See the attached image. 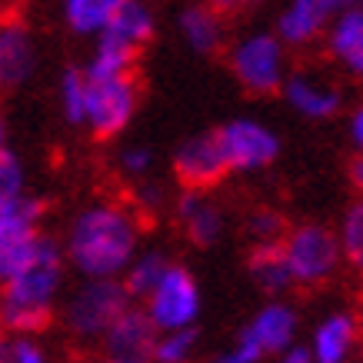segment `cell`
Returning a JSON list of instances; mask_svg holds the SVG:
<instances>
[{"label":"cell","mask_w":363,"mask_h":363,"mask_svg":"<svg viewBox=\"0 0 363 363\" xmlns=\"http://www.w3.org/2000/svg\"><path fill=\"white\" fill-rule=\"evenodd\" d=\"M64 247L40 233L33 253L0 280V327L7 333H37L54 317L64 290Z\"/></svg>","instance_id":"obj_2"},{"label":"cell","mask_w":363,"mask_h":363,"mask_svg":"<svg viewBox=\"0 0 363 363\" xmlns=\"http://www.w3.org/2000/svg\"><path fill=\"white\" fill-rule=\"evenodd\" d=\"M280 90H284L286 104L310 121H323V117H333L340 111V90L317 74H294L284 80Z\"/></svg>","instance_id":"obj_17"},{"label":"cell","mask_w":363,"mask_h":363,"mask_svg":"<svg viewBox=\"0 0 363 363\" xmlns=\"http://www.w3.org/2000/svg\"><path fill=\"white\" fill-rule=\"evenodd\" d=\"M230 70L250 94H277L286 80V50L277 33H247L230 47Z\"/></svg>","instance_id":"obj_7"},{"label":"cell","mask_w":363,"mask_h":363,"mask_svg":"<svg viewBox=\"0 0 363 363\" xmlns=\"http://www.w3.org/2000/svg\"><path fill=\"white\" fill-rule=\"evenodd\" d=\"M0 147H7V121H4V113H0Z\"/></svg>","instance_id":"obj_37"},{"label":"cell","mask_w":363,"mask_h":363,"mask_svg":"<svg viewBox=\"0 0 363 363\" xmlns=\"http://www.w3.org/2000/svg\"><path fill=\"white\" fill-rule=\"evenodd\" d=\"M350 140H353V147H357V154H363V104L350 117Z\"/></svg>","instance_id":"obj_33"},{"label":"cell","mask_w":363,"mask_h":363,"mask_svg":"<svg viewBox=\"0 0 363 363\" xmlns=\"http://www.w3.org/2000/svg\"><path fill=\"white\" fill-rule=\"evenodd\" d=\"M333 21V7L327 0H286L277 17V37L286 47H307L327 33Z\"/></svg>","instance_id":"obj_14"},{"label":"cell","mask_w":363,"mask_h":363,"mask_svg":"<svg viewBox=\"0 0 363 363\" xmlns=\"http://www.w3.org/2000/svg\"><path fill=\"white\" fill-rule=\"evenodd\" d=\"M217 143L220 154L227 160V170L233 174H253L264 170L277 160V133L270 127H264L260 121H230L217 130Z\"/></svg>","instance_id":"obj_9"},{"label":"cell","mask_w":363,"mask_h":363,"mask_svg":"<svg viewBox=\"0 0 363 363\" xmlns=\"http://www.w3.org/2000/svg\"><path fill=\"white\" fill-rule=\"evenodd\" d=\"M137 207L154 213V210L164 207V187L160 184H147V180H137Z\"/></svg>","instance_id":"obj_31"},{"label":"cell","mask_w":363,"mask_h":363,"mask_svg":"<svg viewBox=\"0 0 363 363\" xmlns=\"http://www.w3.org/2000/svg\"><path fill=\"white\" fill-rule=\"evenodd\" d=\"M154 30H157V11L150 0H117L111 23L104 27L97 40H107V44L137 57L143 47L150 44Z\"/></svg>","instance_id":"obj_13"},{"label":"cell","mask_w":363,"mask_h":363,"mask_svg":"<svg viewBox=\"0 0 363 363\" xmlns=\"http://www.w3.org/2000/svg\"><path fill=\"white\" fill-rule=\"evenodd\" d=\"M143 313L150 317L157 330H180L194 327L200 317V286L187 267L170 264L154 290L143 297Z\"/></svg>","instance_id":"obj_8"},{"label":"cell","mask_w":363,"mask_h":363,"mask_svg":"<svg viewBox=\"0 0 363 363\" xmlns=\"http://www.w3.org/2000/svg\"><path fill=\"white\" fill-rule=\"evenodd\" d=\"M130 307V294L117 277H84V284L67 297L64 323L84 343H97L107 327Z\"/></svg>","instance_id":"obj_3"},{"label":"cell","mask_w":363,"mask_h":363,"mask_svg":"<svg viewBox=\"0 0 363 363\" xmlns=\"http://www.w3.org/2000/svg\"><path fill=\"white\" fill-rule=\"evenodd\" d=\"M0 363H50L44 347L33 340V333H11L0 340Z\"/></svg>","instance_id":"obj_28"},{"label":"cell","mask_w":363,"mask_h":363,"mask_svg":"<svg viewBox=\"0 0 363 363\" xmlns=\"http://www.w3.org/2000/svg\"><path fill=\"white\" fill-rule=\"evenodd\" d=\"M197 350V330L180 327V330H157L154 363H187Z\"/></svg>","instance_id":"obj_25"},{"label":"cell","mask_w":363,"mask_h":363,"mask_svg":"<svg viewBox=\"0 0 363 363\" xmlns=\"http://www.w3.org/2000/svg\"><path fill=\"white\" fill-rule=\"evenodd\" d=\"M280 243H284L294 284H303V286L323 284L340 267V253H343L340 240L323 223H300L294 230H286Z\"/></svg>","instance_id":"obj_5"},{"label":"cell","mask_w":363,"mask_h":363,"mask_svg":"<svg viewBox=\"0 0 363 363\" xmlns=\"http://www.w3.org/2000/svg\"><path fill=\"white\" fill-rule=\"evenodd\" d=\"M157 327L137 307H127L97 340V363H154Z\"/></svg>","instance_id":"obj_11"},{"label":"cell","mask_w":363,"mask_h":363,"mask_svg":"<svg viewBox=\"0 0 363 363\" xmlns=\"http://www.w3.org/2000/svg\"><path fill=\"white\" fill-rule=\"evenodd\" d=\"M250 4H257V0H210V7H217V11H240Z\"/></svg>","instance_id":"obj_34"},{"label":"cell","mask_w":363,"mask_h":363,"mask_svg":"<svg viewBox=\"0 0 363 363\" xmlns=\"http://www.w3.org/2000/svg\"><path fill=\"white\" fill-rule=\"evenodd\" d=\"M350 174H353V184H357V187L363 190V154L357 157V160H353V170H350Z\"/></svg>","instance_id":"obj_35"},{"label":"cell","mask_w":363,"mask_h":363,"mask_svg":"<svg viewBox=\"0 0 363 363\" xmlns=\"http://www.w3.org/2000/svg\"><path fill=\"white\" fill-rule=\"evenodd\" d=\"M247 274L267 294H280L286 286H294V274H290V264H286V253L280 240L253 243L250 260H247Z\"/></svg>","instance_id":"obj_20"},{"label":"cell","mask_w":363,"mask_h":363,"mask_svg":"<svg viewBox=\"0 0 363 363\" xmlns=\"http://www.w3.org/2000/svg\"><path fill=\"white\" fill-rule=\"evenodd\" d=\"M357 337H360V327H357L353 313H347V310L327 313L317 323L313 340H310L313 363H347L353 347H357Z\"/></svg>","instance_id":"obj_18"},{"label":"cell","mask_w":363,"mask_h":363,"mask_svg":"<svg viewBox=\"0 0 363 363\" xmlns=\"http://www.w3.org/2000/svg\"><path fill=\"white\" fill-rule=\"evenodd\" d=\"M274 363H313V353H310V347H297V343H290L286 350L277 353Z\"/></svg>","instance_id":"obj_32"},{"label":"cell","mask_w":363,"mask_h":363,"mask_svg":"<svg viewBox=\"0 0 363 363\" xmlns=\"http://www.w3.org/2000/svg\"><path fill=\"white\" fill-rule=\"evenodd\" d=\"M121 170L130 180H143V177L154 170V154L140 147V143H133V147H123L121 150Z\"/></svg>","instance_id":"obj_30"},{"label":"cell","mask_w":363,"mask_h":363,"mask_svg":"<svg viewBox=\"0 0 363 363\" xmlns=\"http://www.w3.org/2000/svg\"><path fill=\"white\" fill-rule=\"evenodd\" d=\"M137 80L133 74H111V77H90L87 74V107H84V127L94 137H117L137 113Z\"/></svg>","instance_id":"obj_6"},{"label":"cell","mask_w":363,"mask_h":363,"mask_svg":"<svg viewBox=\"0 0 363 363\" xmlns=\"http://www.w3.org/2000/svg\"><path fill=\"white\" fill-rule=\"evenodd\" d=\"M27 194V170L23 160L13 154L11 147H0V203H11V200Z\"/></svg>","instance_id":"obj_26"},{"label":"cell","mask_w":363,"mask_h":363,"mask_svg":"<svg viewBox=\"0 0 363 363\" xmlns=\"http://www.w3.org/2000/svg\"><path fill=\"white\" fill-rule=\"evenodd\" d=\"M40 203L27 194L0 203V280L11 277L33 253L40 240Z\"/></svg>","instance_id":"obj_10"},{"label":"cell","mask_w":363,"mask_h":363,"mask_svg":"<svg viewBox=\"0 0 363 363\" xmlns=\"http://www.w3.org/2000/svg\"><path fill=\"white\" fill-rule=\"evenodd\" d=\"M297 337V313L286 303H267L250 317L240 337L217 357V363H260L286 350Z\"/></svg>","instance_id":"obj_4"},{"label":"cell","mask_w":363,"mask_h":363,"mask_svg":"<svg viewBox=\"0 0 363 363\" xmlns=\"http://www.w3.org/2000/svg\"><path fill=\"white\" fill-rule=\"evenodd\" d=\"M117 0H64V17L80 37H100L111 23Z\"/></svg>","instance_id":"obj_22"},{"label":"cell","mask_w":363,"mask_h":363,"mask_svg":"<svg viewBox=\"0 0 363 363\" xmlns=\"http://www.w3.org/2000/svg\"><path fill=\"white\" fill-rule=\"evenodd\" d=\"M37 67V44L23 21L0 23V84L21 87Z\"/></svg>","instance_id":"obj_15"},{"label":"cell","mask_w":363,"mask_h":363,"mask_svg":"<svg viewBox=\"0 0 363 363\" xmlns=\"http://www.w3.org/2000/svg\"><path fill=\"white\" fill-rule=\"evenodd\" d=\"M323 37H327V54L347 74L363 77V4H357L350 11L333 13V21Z\"/></svg>","instance_id":"obj_16"},{"label":"cell","mask_w":363,"mask_h":363,"mask_svg":"<svg viewBox=\"0 0 363 363\" xmlns=\"http://www.w3.org/2000/svg\"><path fill=\"white\" fill-rule=\"evenodd\" d=\"M180 37L187 40L197 54H213V50H220L223 44V21L217 7H210V4H194L187 11L180 13Z\"/></svg>","instance_id":"obj_21"},{"label":"cell","mask_w":363,"mask_h":363,"mask_svg":"<svg viewBox=\"0 0 363 363\" xmlns=\"http://www.w3.org/2000/svg\"><path fill=\"white\" fill-rule=\"evenodd\" d=\"M140 217L117 200H94L67 227L64 257L80 277H117L140 253Z\"/></svg>","instance_id":"obj_1"},{"label":"cell","mask_w":363,"mask_h":363,"mask_svg":"<svg viewBox=\"0 0 363 363\" xmlns=\"http://www.w3.org/2000/svg\"><path fill=\"white\" fill-rule=\"evenodd\" d=\"M174 170L190 190L213 187L223 174H230L220 154L217 133H200V137H190V140L180 143L174 154Z\"/></svg>","instance_id":"obj_12"},{"label":"cell","mask_w":363,"mask_h":363,"mask_svg":"<svg viewBox=\"0 0 363 363\" xmlns=\"http://www.w3.org/2000/svg\"><path fill=\"white\" fill-rule=\"evenodd\" d=\"M57 104L67 123H84V107H87V74L84 70H64L57 84Z\"/></svg>","instance_id":"obj_24"},{"label":"cell","mask_w":363,"mask_h":363,"mask_svg":"<svg viewBox=\"0 0 363 363\" xmlns=\"http://www.w3.org/2000/svg\"><path fill=\"white\" fill-rule=\"evenodd\" d=\"M247 233H250L253 243H274V240H284L286 233V223L284 217L270 207H260L253 210L250 217H247Z\"/></svg>","instance_id":"obj_29"},{"label":"cell","mask_w":363,"mask_h":363,"mask_svg":"<svg viewBox=\"0 0 363 363\" xmlns=\"http://www.w3.org/2000/svg\"><path fill=\"white\" fill-rule=\"evenodd\" d=\"M333 7V13H340V11H350V7H357V4H363V0H327Z\"/></svg>","instance_id":"obj_36"},{"label":"cell","mask_w":363,"mask_h":363,"mask_svg":"<svg viewBox=\"0 0 363 363\" xmlns=\"http://www.w3.org/2000/svg\"><path fill=\"white\" fill-rule=\"evenodd\" d=\"M340 250L363 270V200H357L340 223Z\"/></svg>","instance_id":"obj_27"},{"label":"cell","mask_w":363,"mask_h":363,"mask_svg":"<svg viewBox=\"0 0 363 363\" xmlns=\"http://www.w3.org/2000/svg\"><path fill=\"white\" fill-rule=\"evenodd\" d=\"M177 223L184 227L197 247H210L223 233V210L217 200H210L203 190H187L177 200Z\"/></svg>","instance_id":"obj_19"},{"label":"cell","mask_w":363,"mask_h":363,"mask_svg":"<svg viewBox=\"0 0 363 363\" xmlns=\"http://www.w3.org/2000/svg\"><path fill=\"white\" fill-rule=\"evenodd\" d=\"M174 264V260H167V253L160 250H140L137 257L130 260V267L123 270V286H127V294L137 300H143L150 290H154V284L164 277V270Z\"/></svg>","instance_id":"obj_23"}]
</instances>
